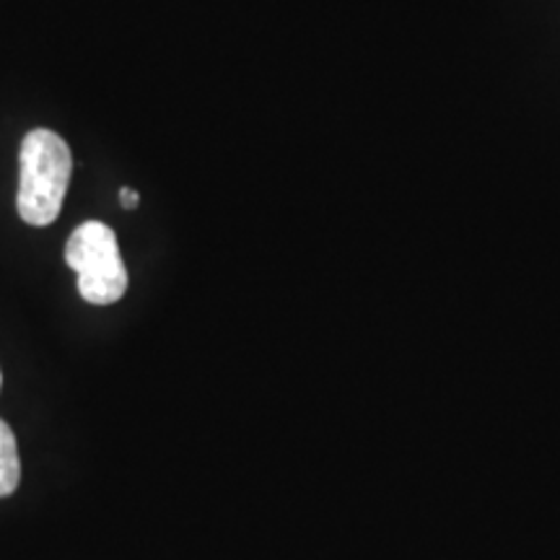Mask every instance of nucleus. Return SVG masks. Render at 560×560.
Wrapping results in <instances>:
<instances>
[{
    "instance_id": "nucleus-1",
    "label": "nucleus",
    "mask_w": 560,
    "mask_h": 560,
    "mask_svg": "<svg viewBox=\"0 0 560 560\" xmlns=\"http://www.w3.org/2000/svg\"><path fill=\"white\" fill-rule=\"evenodd\" d=\"M21 177L16 208L30 226H50L58 219L73 174V156L58 132L37 128L21 140Z\"/></svg>"
},
{
    "instance_id": "nucleus-3",
    "label": "nucleus",
    "mask_w": 560,
    "mask_h": 560,
    "mask_svg": "<svg viewBox=\"0 0 560 560\" xmlns=\"http://www.w3.org/2000/svg\"><path fill=\"white\" fill-rule=\"evenodd\" d=\"M21 482V459L11 425L0 420V499H9Z\"/></svg>"
},
{
    "instance_id": "nucleus-2",
    "label": "nucleus",
    "mask_w": 560,
    "mask_h": 560,
    "mask_svg": "<svg viewBox=\"0 0 560 560\" xmlns=\"http://www.w3.org/2000/svg\"><path fill=\"white\" fill-rule=\"evenodd\" d=\"M66 262L79 278V293L89 304L109 306L128 291V268L122 262L117 234L107 223H81L66 244Z\"/></svg>"
},
{
    "instance_id": "nucleus-5",
    "label": "nucleus",
    "mask_w": 560,
    "mask_h": 560,
    "mask_svg": "<svg viewBox=\"0 0 560 560\" xmlns=\"http://www.w3.org/2000/svg\"><path fill=\"white\" fill-rule=\"evenodd\" d=\"M0 389H3V374H0Z\"/></svg>"
},
{
    "instance_id": "nucleus-4",
    "label": "nucleus",
    "mask_w": 560,
    "mask_h": 560,
    "mask_svg": "<svg viewBox=\"0 0 560 560\" xmlns=\"http://www.w3.org/2000/svg\"><path fill=\"white\" fill-rule=\"evenodd\" d=\"M120 200H122L125 208H136L138 206V192H132V190H128V187H125V190L120 192Z\"/></svg>"
}]
</instances>
